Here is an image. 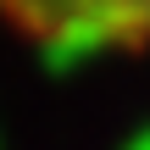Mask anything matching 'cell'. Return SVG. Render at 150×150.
<instances>
[{"mask_svg":"<svg viewBox=\"0 0 150 150\" xmlns=\"http://www.w3.org/2000/svg\"><path fill=\"white\" fill-rule=\"evenodd\" d=\"M0 28L50 56L150 50V0H0Z\"/></svg>","mask_w":150,"mask_h":150,"instance_id":"6da1fadb","label":"cell"}]
</instances>
